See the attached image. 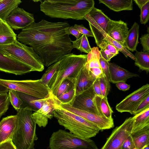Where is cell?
<instances>
[{"label": "cell", "mask_w": 149, "mask_h": 149, "mask_svg": "<svg viewBox=\"0 0 149 149\" xmlns=\"http://www.w3.org/2000/svg\"><path fill=\"white\" fill-rule=\"evenodd\" d=\"M67 22H52L44 19L32 23L22 29L18 40L32 47L40 57L44 66L49 67L70 54L74 48L65 29Z\"/></svg>", "instance_id": "6da1fadb"}, {"label": "cell", "mask_w": 149, "mask_h": 149, "mask_svg": "<svg viewBox=\"0 0 149 149\" xmlns=\"http://www.w3.org/2000/svg\"><path fill=\"white\" fill-rule=\"evenodd\" d=\"M93 0H45L40 4V10L52 18L85 19L94 7Z\"/></svg>", "instance_id": "7a4b0ae2"}, {"label": "cell", "mask_w": 149, "mask_h": 149, "mask_svg": "<svg viewBox=\"0 0 149 149\" xmlns=\"http://www.w3.org/2000/svg\"><path fill=\"white\" fill-rule=\"evenodd\" d=\"M16 115L17 123L12 139L13 142L17 149H34V142L38 137L32 110L29 107L22 106Z\"/></svg>", "instance_id": "3957f363"}, {"label": "cell", "mask_w": 149, "mask_h": 149, "mask_svg": "<svg viewBox=\"0 0 149 149\" xmlns=\"http://www.w3.org/2000/svg\"><path fill=\"white\" fill-rule=\"evenodd\" d=\"M54 117L65 129L83 139L93 137L100 130L96 125L58 105L53 112Z\"/></svg>", "instance_id": "277c9868"}, {"label": "cell", "mask_w": 149, "mask_h": 149, "mask_svg": "<svg viewBox=\"0 0 149 149\" xmlns=\"http://www.w3.org/2000/svg\"><path fill=\"white\" fill-rule=\"evenodd\" d=\"M87 57V54L76 55L71 53L65 55L61 59L58 68L48 85L55 96L64 80L67 78H78L81 69L86 62Z\"/></svg>", "instance_id": "5b68a950"}, {"label": "cell", "mask_w": 149, "mask_h": 149, "mask_svg": "<svg viewBox=\"0 0 149 149\" xmlns=\"http://www.w3.org/2000/svg\"><path fill=\"white\" fill-rule=\"evenodd\" d=\"M0 53L11 57L31 68L33 71L41 72L44 66L40 57L33 48L17 40L10 44L0 45Z\"/></svg>", "instance_id": "8992f818"}, {"label": "cell", "mask_w": 149, "mask_h": 149, "mask_svg": "<svg viewBox=\"0 0 149 149\" xmlns=\"http://www.w3.org/2000/svg\"><path fill=\"white\" fill-rule=\"evenodd\" d=\"M50 149H99L90 139H83L65 130L53 132L49 139Z\"/></svg>", "instance_id": "52a82bcc"}, {"label": "cell", "mask_w": 149, "mask_h": 149, "mask_svg": "<svg viewBox=\"0 0 149 149\" xmlns=\"http://www.w3.org/2000/svg\"><path fill=\"white\" fill-rule=\"evenodd\" d=\"M0 84L12 90L33 96L39 99L49 96L50 89L41 79L16 80L0 79Z\"/></svg>", "instance_id": "ba28073f"}, {"label": "cell", "mask_w": 149, "mask_h": 149, "mask_svg": "<svg viewBox=\"0 0 149 149\" xmlns=\"http://www.w3.org/2000/svg\"><path fill=\"white\" fill-rule=\"evenodd\" d=\"M89 23L91 31L97 46L105 40L110 19L100 9L94 7L84 17Z\"/></svg>", "instance_id": "9c48e42d"}, {"label": "cell", "mask_w": 149, "mask_h": 149, "mask_svg": "<svg viewBox=\"0 0 149 149\" xmlns=\"http://www.w3.org/2000/svg\"><path fill=\"white\" fill-rule=\"evenodd\" d=\"M133 123V117L126 119L113 130L101 149H121L124 141L131 134Z\"/></svg>", "instance_id": "30bf717a"}, {"label": "cell", "mask_w": 149, "mask_h": 149, "mask_svg": "<svg viewBox=\"0 0 149 149\" xmlns=\"http://www.w3.org/2000/svg\"><path fill=\"white\" fill-rule=\"evenodd\" d=\"M149 95V85L146 84L126 96L116 107L117 111L120 113L129 112L134 114L140 103Z\"/></svg>", "instance_id": "8fae6325"}, {"label": "cell", "mask_w": 149, "mask_h": 149, "mask_svg": "<svg viewBox=\"0 0 149 149\" xmlns=\"http://www.w3.org/2000/svg\"><path fill=\"white\" fill-rule=\"evenodd\" d=\"M60 102L50 90L49 95L42 107L38 111L32 113L33 117L36 124L41 127H45L49 119L54 116V110Z\"/></svg>", "instance_id": "7c38bea8"}, {"label": "cell", "mask_w": 149, "mask_h": 149, "mask_svg": "<svg viewBox=\"0 0 149 149\" xmlns=\"http://www.w3.org/2000/svg\"><path fill=\"white\" fill-rule=\"evenodd\" d=\"M60 105L63 108L94 124L100 130L110 129L114 127L113 118L108 119L68 105L60 104Z\"/></svg>", "instance_id": "4fadbf2b"}, {"label": "cell", "mask_w": 149, "mask_h": 149, "mask_svg": "<svg viewBox=\"0 0 149 149\" xmlns=\"http://www.w3.org/2000/svg\"><path fill=\"white\" fill-rule=\"evenodd\" d=\"M6 21L13 29H22L35 22V19L33 14L17 7L10 13Z\"/></svg>", "instance_id": "5bb4252c"}, {"label": "cell", "mask_w": 149, "mask_h": 149, "mask_svg": "<svg viewBox=\"0 0 149 149\" xmlns=\"http://www.w3.org/2000/svg\"><path fill=\"white\" fill-rule=\"evenodd\" d=\"M95 96L92 85L76 96L72 107L100 116L95 104Z\"/></svg>", "instance_id": "9a60e30c"}, {"label": "cell", "mask_w": 149, "mask_h": 149, "mask_svg": "<svg viewBox=\"0 0 149 149\" xmlns=\"http://www.w3.org/2000/svg\"><path fill=\"white\" fill-rule=\"evenodd\" d=\"M0 71L16 75H21L33 71L26 64L0 53Z\"/></svg>", "instance_id": "2e32d148"}, {"label": "cell", "mask_w": 149, "mask_h": 149, "mask_svg": "<svg viewBox=\"0 0 149 149\" xmlns=\"http://www.w3.org/2000/svg\"><path fill=\"white\" fill-rule=\"evenodd\" d=\"M128 30L127 24L124 21L110 19L107 35L114 40L124 44Z\"/></svg>", "instance_id": "e0dca14e"}, {"label": "cell", "mask_w": 149, "mask_h": 149, "mask_svg": "<svg viewBox=\"0 0 149 149\" xmlns=\"http://www.w3.org/2000/svg\"><path fill=\"white\" fill-rule=\"evenodd\" d=\"M17 123V115L3 118L0 122V143L12 139Z\"/></svg>", "instance_id": "ac0fdd59"}, {"label": "cell", "mask_w": 149, "mask_h": 149, "mask_svg": "<svg viewBox=\"0 0 149 149\" xmlns=\"http://www.w3.org/2000/svg\"><path fill=\"white\" fill-rule=\"evenodd\" d=\"M109 63L110 81L113 84L120 81L126 82L130 78L139 76V75L131 72L114 63Z\"/></svg>", "instance_id": "d6986e66"}, {"label": "cell", "mask_w": 149, "mask_h": 149, "mask_svg": "<svg viewBox=\"0 0 149 149\" xmlns=\"http://www.w3.org/2000/svg\"><path fill=\"white\" fill-rule=\"evenodd\" d=\"M96 78L85 64L81 69L78 78L76 88V96L91 86Z\"/></svg>", "instance_id": "ffe728a7"}, {"label": "cell", "mask_w": 149, "mask_h": 149, "mask_svg": "<svg viewBox=\"0 0 149 149\" xmlns=\"http://www.w3.org/2000/svg\"><path fill=\"white\" fill-rule=\"evenodd\" d=\"M16 35L6 21L0 19V45L13 43L17 40Z\"/></svg>", "instance_id": "44dd1931"}, {"label": "cell", "mask_w": 149, "mask_h": 149, "mask_svg": "<svg viewBox=\"0 0 149 149\" xmlns=\"http://www.w3.org/2000/svg\"><path fill=\"white\" fill-rule=\"evenodd\" d=\"M99 1L100 3L104 4L110 9L115 12L133 9L132 0H99Z\"/></svg>", "instance_id": "7402d4cb"}, {"label": "cell", "mask_w": 149, "mask_h": 149, "mask_svg": "<svg viewBox=\"0 0 149 149\" xmlns=\"http://www.w3.org/2000/svg\"><path fill=\"white\" fill-rule=\"evenodd\" d=\"M139 34V26L135 22L131 29L128 30L124 45L129 51L134 52L136 51L138 43Z\"/></svg>", "instance_id": "603a6c76"}, {"label": "cell", "mask_w": 149, "mask_h": 149, "mask_svg": "<svg viewBox=\"0 0 149 149\" xmlns=\"http://www.w3.org/2000/svg\"><path fill=\"white\" fill-rule=\"evenodd\" d=\"M17 92L23 102L22 106L29 107L35 112L42 107L48 97L40 99L20 92Z\"/></svg>", "instance_id": "cb8c5ba5"}, {"label": "cell", "mask_w": 149, "mask_h": 149, "mask_svg": "<svg viewBox=\"0 0 149 149\" xmlns=\"http://www.w3.org/2000/svg\"><path fill=\"white\" fill-rule=\"evenodd\" d=\"M133 123L131 134L149 126V108L133 117Z\"/></svg>", "instance_id": "d4e9b609"}, {"label": "cell", "mask_w": 149, "mask_h": 149, "mask_svg": "<svg viewBox=\"0 0 149 149\" xmlns=\"http://www.w3.org/2000/svg\"><path fill=\"white\" fill-rule=\"evenodd\" d=\"M136 149L149 144V126L130 134Z\"/></svg>", "instance_id": "484cf974"}, {"label": "cell", "mask_w": 149, "mask_h": 149, "mask_svg": "<svg viewBox=\"0 0 149 149\" xmlns=\"http://www.w3.org/2000/svg\"><path fill=\"white\" fill-rule=\"evenodd\" d=\"M95 102L100 116L111 119L113 111L108 102L107 97H100L96 95Z\"/></svg>", "instance_id": "4316f807"}, {"label": "cell", "mask_w": 149, "mask_h": 149, "mask_svg": "<svg viewBox=\"0 0 149 149\" xmlns=\"http://www.w3.org/2000/svg\"><path fill=\"white\" fill-rule=\"evenodd\" d=\"M21 2L20 0H1L0 1V19L6 21L10 13Z\"/></svg>", "instance_id": "83f0119b"}, {"label": "cell", "mask_w": 149, "mask_h": 149, "mask_svg": "<svg viewBox=\"0 0 149 149\" xmlns=\"http://www.w3.org/2000/svg\"><path fill=\"white\" fill-rule=\"evenodd\" d=\"M135 65L141 71H149V53L136 51L134 55Z\"/></svg>", "instance_id": "f1b7e54d"}, {"label": "cell", "mask_w": 149, "mask_h": 149, "mask_svg": "<svg viewBox=\"0 0 149 149\" xmlns=\"http://www.w3.org/2000/svg\"><path fill=\"white\" fill-rule=\"evenodd\" d=\"M77 79L75 81L72 88L70 90L57 98L60 102V104L72 106L76 96Z\"/></svg>", "instance_id": "f546056e"}, {"label": "cell", "mask_w": 149, "mask_h": 149, "mask_svg": "<svg viewBox=\"0 0 149 149\" xmlns=\"http://www.w3.org/2000/svg\"><path fill=\"white\" fill-rule=\"evenodd\" d=\"M74 48H76L80 52L87 53H89L91 51V47L87 36L82 35L78 39L72 41Z\"/></svg>", "instance_id": "4dcf8cb0"}, {"label": "cell", "mask_w": 149, "mask_h": 149, "mask_svg": "<svg viewBox=\"0 0 149 149\" xmlns=\"http://www.w3.org/2000/svg\"><path fill=\"white\" fill-rule=\"evenodd\" d=\"M105 40L113 46L119 52H121L126 57H129L135 60L134 55L126 49L124 44H122L114 40L107 35L105 38Z\"/></svg>", "instance_id": "1f68e13d"}, {"label": "cell", "mask_w": 149, "mask_h": 149, "mask_svg": "<svg viewBox=\"0 0 149 149\" xmlns=\"http://www.w3.org/2000/svg\"><path fill=\"white\" fill-rule=\"evenodd\" d=\"M61 60L49 66L41 78L42 82L47 86H48L49 81L58 68Z\"/></svg>", "instance_id": "d6a6232c"}, {"label": "cell", "mask_w": 149, "mask_h": 149, "mask_svg": "<svg viewBox=\"0 0 149 149\" xmlns=\"http://www.w3.org/2000/svg\"><path fill=\"white\" fill-rule=\"evenodd\" d=\"M8 92L10 103L17 111H18L21 108L23 104L22 100L17 91L9 90Z\"/></svg>", "instance_id": "836d02e7"}, {"label": "cell", "mask_w": 149, "mask_h": 149, "mask_svg": "<svg viewBox=\"0 0 149 149\" xmlns=\"http://www.w3.org/2000/svg\"><path fill=\"white\" fill-rule=\"evenodd\" d=\"M67 78L64 80L60 86L56 96L58 97L67 92L72 88L74 82L77 79Z\"/></svg>", "instance_id": "e575fe53"}, {"label": "cell", "mask_w": 149, "mask_h": 149, "mask_svg": "<svg viewBox=\"0 0 149 149\" xmlns=\"http://www.w3.org/2000/svg\"><path fill=\"white\" fill-rule=\"evenodd\" d=\"M10 103L8 93H0V118L7 111Z\"/></svg>", "instance_id": "d590c367"}, {"label": "cell", "mask_w": 149, "mask_h": 149, "mask_svg": "<svg viewBox=\"0 0 149 149\" xmlns=\"http://www.w3.org/2000/svg\"><path fill=\"white\" fill-rule=\"evenodd\" d=\"M98 78L102 97H107L110 90V82L104 74Z\"/></svg>", "instance_id": "8d00e7d4"}, {"label": "cell", "mask_w": 149, "mask_h": 149, "mask_svg": "<svg viewBox=\"0 0 149 149\" xmlns=\"http://www.w3.org/2000/svg\"><path fill=\"white\" fill-rule=\"evenodd\" d=\"M140 22L145 24L149 19V1L145 4L141 9Z\"/></svg>", "instance_id": "74e56055"}, {"label": "cell", "mask_w": 149, "mask_h": 149, "mask_svg": "<svg viewBox=\"0 0 149 149\" xmlns=\"http://www.w3.org/2000/svg\"><path fill=\"white\" fill-rule=\"evenodd\" d=\"M99 61L102 72L107 80L110 81L109 71V63L100 55Z\"/></svg>", "instance_id": "f35d334b"}, {"label": "cell", "mask_w": 149, "mask_h": 149, "mask_svg": "<svg viewBox=\"0 0 149 149\" xmlns=\"http://www.w3.org/2000/svg\"><path fill=\"white\" fill-rule=\"evenodd\" d=\"M98 47L101 50H108L114 54L115 56L119 53V51L110 43L104 40L102 41Z\"/></svg>", "instance_id": "ab89813d"}, {"label": "cell", "mask_w": 149, "mask_h": 149, "mask_svg": "<svg viewBox=\"0 0 149 149\" xmlns=\"http://www.w3.org/2000/svg\"><path fill=\"white\" fill-rule=\"evenodd\" d=\"M148 108H149V95L146 97L139 104L134 115L137 114Z\"/></svg>", "instance_id": "60d3db41"}, {"label": "cell", "mask_w": 149, "mask_h": 149, "mask_svg": "<svg viewBox=\"0 0 149 149\" xmlns=\"http://www.w3.org/2000/svg\"><path fill=\"white\" fill-rule=\"evenodd\" d=\"M140 40L143 47V52L149 53V33H146L142 36Z\"/></svg>", "instance_id": "b9f144b4"}, {"label": "cell", "mask_w": 149, "mask_h": 149, "mask_svg": "<svg viewBox=\"0 0 149 149\" xmlns=\"http://www.w3.org/2000/svg\"><path fill=\"white\" fill-rule=\"evenodd\" d=\"M82 35H86L87 37H93V35L92 32L85 28L83 25L75 24L73 26Z\"/></svg>", "instance_id": "7bdbcfd3"}, {"label": "cell", "mask_w": 149, "mask_h": 149, "mask_svg": "<svg viewBox=\"0 0 149 149\" xmlns=\"http://www.w3.org/2000/svg\"><path fill=\"white\" fill-rule=\"evenodd\" d=\"M65 32L66 34L69 35L70 34L74 36L76 40L78 39L82 35L73 26H70L65 29Z\"/></svg>", "instance_id": "ee69618b"}, {"label": "cell", "mask_w": 149, "mask_h": 149, "mask_svg": "<svg viewBox=\"0 0 149 149\" xmlns=\"http://www.w3.org/2000/svg\"><path fill=\"white\" fill-rule=\"evenodd\" d=\"M121 149H136L131 135H130L124 141Z\"/></svg>", "instance_id": "f6af8a7d"}, {"label": "cell", "mask_w": 149, "mask_h": 149, "mask_svg": "<svg viewBox=\"0 0 149 149\" xmlns=\"http://www.w3.org/2000/svg\"><path fill=\"white\" fill-rule=\"evenodd\" d=\"M0 149H17L11 139L6 140L0 143Z\"/></svg>", "instance_id": "bcb514c9"}, {"label": "cell", "mask_w": 149, "mask_h": 149, "mask_svg": "<svg viewBox=\"0 0 149 149\" xmlns=\"http://www.w3.org/2000/svg\"><path fill=\"white\" fill-rule=\"evenodd\" d=\"M93 88L96 95L102 97L100 88L98 78H96L92 85Z\"/></svg>", "instance_id": "7dc6e473"}, {"label": "cell", "mask_w": 149, "mask_h": 149, "mask_svg": "<svg viewBox=\"0 0 149 149\" xmlns=\"http://www.w3.org/2000/svg\"><path fill=\"white\" fill-rule=\"evenodd\" d=\"M100 54L106 61L109 62L110 59L115 55L108 50H101L100 51Z\"/></svg>", "instance_id": "c3c4849f"}, {"label": "cell", "mask_w": 149, "mask_h": 149, "mask_svg": "<svg viewBox=\"0 0 149 149\" xmlns=\"http://www.w3.org/2000/svg\"><path fill=\"white\" fill-rule=\"evenodd\" d=\"M116 86L119 90L123 91L129 90L130 87V85L127 84L124 81L118 82L116 84Z\"/></svg>", "instance_id": "681fc988"}, {"label": "cell", "mask_w": 149, "mask_h": 149, "mask_svg": "<svg viewBox=\"0 0 149 149\" xmlns=\"http://www.w3.org/2000/svg\"><path fill=\"white\" fill-rule=\"evenodd\" d=\"M88 69L96 78H99L104 74L101 68H93Z\"/></svg>", "instance_id": "f907efd6"}, {"label": "cell", "mask_w": 149, "mask_h": 149, "mask_svg": "<svg viewBox=\"0 0 149 149\" xmlns=\"http://www.w3.org/2000/svg\"><path fill=\"white\" fill-rule=\"evenodd\" d=\"M149 0H134L137 5L141 9L142 7L146 4Z\"/></svg>", "instance_id": "816d5d0a"}, {"label": "cell", "mask_w": 149, "mask_h": 149, "mask_svg": "<svg viewBox=\"0 0 149 149\" xmlns=\"http://www.w3.org/2000/svg\"><path fill=\"white\" fill-rule=\"evenodd\" d=\"M9 90L7 88L0 84V93H8Z\"/></svg>", "instance_id": "f5cc1de1"}, {"label": "cell", "mask_w": 149, "mask_h": 149, "mask_svg": "<svg viewBox=\"0 0 149 149\" xmlns=\"http://www.w3.org/2000/svg\"><path fill=\"white\" fill-rule=\"evenodd\" d=\"M141 149H149V144L145 146Z\"/></svg>", "instance_id": "db71d44e"}, {"label": "cell", "mask_w": 149, "mask_h": 149, "mask_svg": "<svg viewBox=\"0 0 149 149\" xmlns=\"http://www.w3.org/2000/svg\"><path fill=\"white\" fill-rule=\"evenodd\" d=\"M33 1H35H35H34V0H33ZM41 1H42V0H38V1H40V2Z\"/></svg>", "instance_id": "11a10c76"}, {"label": "cell", "mask_w": 149, "mask_h": 149, "mask_svg": "<svg viewBox=\"0 0 149 149\" xmlns=\"http://www.w3.org/2000/svg\"><path fill=\"white\" fill-rule=\"evenodd\" d=\"M1 1V0H0V1Z\"/></svg>", "instance_id": "9f6ffc18"}, {"label": "cell", "mask_w": 149, "mask_h": 149, "mask_svg": "<svg viewBox=\"0 0 149 149\" xmlns=\"http://www.w3.org/2000/svg\"></svg>", "instance_id": "6f0895ef"}]
</instances>
